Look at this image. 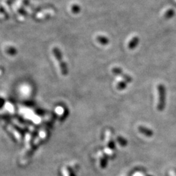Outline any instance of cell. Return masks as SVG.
I'll return each instance as SVG.
<instances>
[{
    "label": "cell",
    "instance_id": "1",
    "mask_svg": "<svg viewBox=\"0 0 176 176\" xmlns=\"http://www.w3.org/2000/svg\"><path fill=\"white\" fill-rule=\"evenodd\" d=\"M32 136L30 133L26 135V146L20 157V161L22 162V163H25V162L28 160L31 154L32 153L33 149H34V146H33V144H32Z\"/></svg>",
    "mask_w": 176,
    "mask_h": 176
},
{
    "label": "cell",
    "instance_id": "13",
    "mask_svg": "<svg viewBox=\"0 0 176 176\" xmlns=\"http://www.w3.org/2000/svg\"><path fill=\"white\" fill-rule=\"evenodd\" d=\"M117 140H118V143L120 144V145H121V146H125L127 144V140H126L125 138H123L121 137V136H120V137L118 136L117 138Z\"/></svg>",
    "mask_w": 176,
    "mask_h": 176
},
{
    "label": "cell",
    "instance_id": "11",
    "mask_svg": "<svg viewBox=\"0 0 176 176\" xmlns=\"http://www.w3.org/2000/svg\"><path fill=\"white\" fill-rule=\"evenodd\" d=\"M63 172L64 176H74V173L73 172L72 170H71V168L69 167V166H65V167H64Z\"/></svg>",
    "mask_w": 176,
    "mask_h": 176
},
{
    "label": "cell",
    "instance_id": "2",
    "mask_svg": "<svg viewBox=\"0 0 176 176\" xmlns=\"http://www.w3.org/2000/svg\"><path fill=\"white\" fill-rule=\"evenodd\" d=\"M52 52H53L54 57L56 60L57 63H58L59 69V70H60L61 74L64 76L67 75L68 73V69L65 63L64 62L63 60L62 56H61V54L60 51H59V50L55 47V48H54L53 50H52Z\"/></svg>",
    "mask_w": 176,
    "mask_h": 176
},
{
    "label": "cell",
    "instance_id": "8",
    "mask_svg": "<svg viewBox=\"0 0 176 176\" xmlns=\"http://www.w3.org/2000/svg\"><path fill=\"white\" fill-rule=\"evenodd\" d=\"M138 131L140 133H142V134H144V136H147V137L152 136L153 134V132L151 130L144 127V126H142V125L139 126L138 128Z\"/></svg>",
    "mask_w": 176,
    "mask_h": 176
},
{
    "label": "cell",
    "instance_id": "4",
    "mask_svg": "<svg viewBox=\"0 0 176 176\" xmlns=\"http://www.w3.org/2000/svg\"><path fill=\"white\" fill-rule=\"evenodd\" d=\"M158 91H159V103L157 108L159 110H163L165 107V95L166 90L165 87L163 84H159L158 85Z\"/></svg>",
    "mask_w": 176,
    "mask_h": 176
},
{
    "label": "cell",
    "instance_id": "3",
    "mask_svg": "<svg viewBox=\"0 0 176 176\" xmlns=\"http://www.w3.org/2000/svg\"><path fill=\"white\" fill-rule=\"evenodd\" d=\"M106 148L105 152L109 156H114L115 153V144L113 140L112 134L109 130H107L106 132Z\"/></svg>",
    "mask_w": 176,
    "mask_h": 176
},
{
    "label": "cell",
    "instance_id": "10",
    "mask_svg": "<svg viewBox=\"0 0 176 176\" xmlns=\"http://www.w3.org/2000/svg\"><path fill=\"white\" fill-rule=\"evenodd\" d=\"M138 39L137 37H134L132 40L128 42V47L129 49H132L134 48L135 46H136V45L138 44Z\"/></svg>",
    "mask_w": 176,
    "mask_h": 176
},
{
    "label": "cell",
    "instance_id": "12",
    "mask_svg": "<svg viewBox=\"0 0 176 176\" xmlns=\"http://www.w3.org/2000/svg\"><path fill=\"white\" fill-rule=\"evenodd\" d=\"M106 163H107V160H106V157L104 155V154H103V156H101V157H100L99 159V165L101 166V167L102 168H104L106 165Z\"/></svg>",
    "mask_w": 176,
    "mask_h": 176
},
{
    "label": "cell",
    "instance_id": "5",
    "mask_svg": "<svg viewBox=\"0 0 176 176\" xmlns=\"http://www.w3.org/2000/svg\"><path fill=\"white\" fill-rule=\"evenodd\" d=\"M112 72L114 75H117L118 77H120L122 79L125 81L126 82H132V78L128 76L127 74L123 73V71L120 67H114L112 69Z\"/></svg>",
    "mask_w": 176,
    "mask_h": 176
},
{
    "label": "cell",
    "instance_id": "9",
    "mask_svg": "<svg viewBox=\"0 0 176 176\" xmlns=\"http://www.w3.org/2000/svg\"><path fill=\"white\" fill-rule=\"evenodd\" d=\"M127 87V82L124 80H120L118 81L116 84V88L118 90H123Z\"/></svg>",
    "mask_w": 176,
    "mask_h": 176
},
{
    "label": "cell",
    "instance_id": "7",
    "mask_svg": "<svg viewBox=\"0 0 176 176\" xmlns=\"http://www.w3.org/2000/svg\"><path fill=\"white\" fill-rule=\"evenodd\" d=\"M7 128H8V129L10 130L12 133H13V135L15 136L16 138L18 140V142L22 141V134H21L20 132L19 131L17 128H16L15 127H13V126L11 125H9L7 126Z\"/></svg>",
    "mask_w": 176,
    "mask_h": 176
},
{
    "label": "cell",
    "instance_id": "6",
    "mask_svg": "<svg viewBox=\"0 0 176 176\" xmlns=\"http://www.w3.org/2000/svg\"><path fill=\"white\" fill-rule=\"evenodd\" d=\"M47 133H48V132H47V130L46 128H44V129H42L41 131L40 132L39 136L37 137V138L35 140L34 143H33V146L36 147L38 146V145L41 143V142L45 139V138L46 137Z\"/></svg>",
    "mask_w": 176,
    "mask_h": 176
},
{
    "label": "cell",
    "instance_id": "14",
    "mask_svg": "<svg viewBox=\"0 0 176 176\" xmlns=\"http://www.w3.org/2000/svg\"><path fill=\"white\" fill-rule=\"evenodd\" d=\"M97 40H98L100 43H101L103 44H106L107 42H108V40H107L106 38L104 37H102V36L97 37Z\"/></svg>",
    "mask_w": 176,
    "mask_h": 176
},
{
    "label": "cell",
    "instance_id": "15",
    "mask_svg": "<svg viewBox=\"0 0 176 176\" xmlns=\"http://www.w3.org/2000/svg\"><path fill=\"white\" fill-rule=\"evenodd\" d=\"M7 52L8 54H11V55H13V54L15 53V50L13 48H9V49H7Z\"/></svg>",
    "mask_w": 176,
    "mask_h": 176
}]
</instances>
